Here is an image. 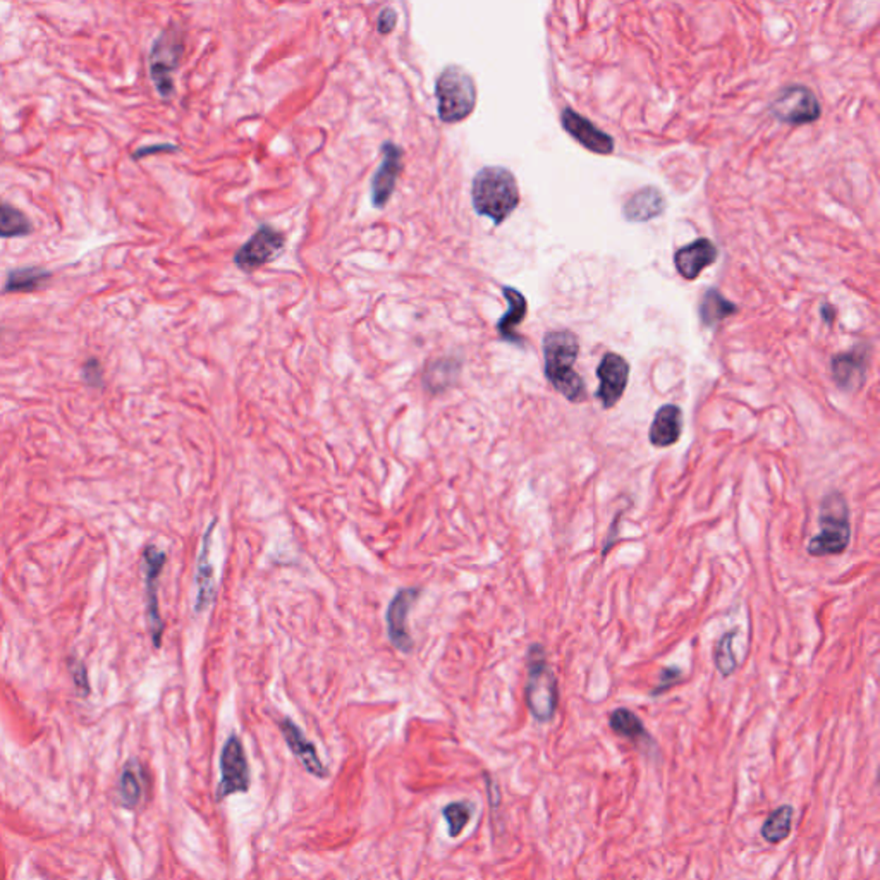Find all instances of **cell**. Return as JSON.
<instances>
[{
    "label": "cell",
    "instance_id": "obj_10",
    "mask_svg": "<svg viewBox=\"0 0 880 880\" xmlns=\"http://www.w3.org/2000/svg\"><path fill=\"white\" fill-rule=\"evenodd\" d=\"M165 552L158 549L157 545H146L143 552V565H145V583H146V615H148V625H150V635L155 646L162 644V635H164V619L160 615L158 609V578L162 575V569L165 566Z\"/></svg>",
    "mask_w": 880,
    "mask_h": 880
},
{
    "label": "cell",
    "instance_id": "obj_18",
    "mask_svg": "<svg viewBox=\"0 0 880 880\" xmlns=\"http://www.w3.org/2000/svg\"><path fill=\"white\" fill-rule=\"evenodd\" d=\"M868 356L865 351L851 349L837 355L833 360V377L835 385L846 393L858 391L866 380Z\"/></svg>",
    "mask_w": 880,
    "mask_h": 880
},
{
    "label": "cell",
    "instance_id": "obj_23",
    "mask_svg": "<svg viewBox=\"0 0 880 880\" xmlns=\"http://www.w3.org/2000/svg\"><path fill=\"white\" fill-rule=\"evenodd\" d=\"M609 724L614 733L621 738L629 739L636 745L650 741V735L644 725V721L629 708L619 707L613 710L609 715Z\"/></svg>",
    "mask_w": 880,
    "mask_h": 880
},
{
    "label": "cell",
    "instance_id": "obj_25",
    "mask_svg": "<svg viewBox=\"0 0 880 880\" xmlns=\"http://www.w3.org/2000/svg\"><path fill=\"white\" fill-rule=\"evenodd\" d=\"M52 277V274L42 267H25L11 270L4 284V293H33L40 289Z\"/></svg>",
    "mask_w": 880,
    "mask_h": 880
},
{
    "label": "cell",
    "instance_id": "obj_5",
    "mask_svg": "<svg viewBox=\"0 0 880 880\" xmlns=\"http://www.w3.org/2000/svg\"><path fill=\"white\" fill-rule=\"evenodd\" d=\"M476 83L472 75L456 64L445 65L435 81L439 119L445 125L461 123L476 107Z\"/></svg>",
    "mask_w": 880,
    "mask_h": 880
},
{
    "label": "cell",
    "instance_id": "obj_1",
    "mask_svg": "<svg viewBox=\"0 0 880 880\" xmlns=\"http://www.w3.org/2000/svg\"><path fill=\"white\" fill-rule=\"evenodd\" d=\"M544 372L550 385L569 403H585L588 393L582 375L575 370L580 343L571 330H550L544 335Z\"/></svg>",
    "mask_w": 880,
    "mask_h": 880
},
{
    "label": "cell",
    "instance_id": "obj_35",
    "mask_svg": "<svg viewBox=\"0 0 880 880\" xmlns=\"http://www.w3.org/2000/svg\"><path fill=\"white\" fill-rule=\"evenodd\" d=\"M154 150H175V146L162 145V146H155V148H152V146H148V148H140V150L135 154V157L142 158L145 157V155H150V154H157V152H154Z\"/></svg>",
    "mask_w": 880,
    "mask_h": 880
},
{
    "label": "cell",
    "instance_id": "obj_3",
    "mask_svg": "<svg viewBox=\"0 0 880 880\" xmlns=\"http://www.w3.org/2000/svg\"><path fill=\"white\" fill-rule=\"evenodd\" d=\"M818 530L806 545V552L812 557L841 555L846 552L851 542V516L848 501L841 492L833 490L822 499Z\"/></svg>",
    "mask_w": 880,
    "mask_h": 880
},
{
    "label": "cell",
    "instance_id": "obj_9",
    "mask_svg": "<svg viewBox=\"0 0 880 880\" xmlns=\"http://www.w3.org/2000/svg\"><path fill=\"white\" fill-rule=\"evenodd\" d=\"M252 785L250 765L241 739L236 735L225 741L220 755V785L217 798L224 800L236 793H246Z\"/></svg>",
    "mask_w": 880,
    "mask_h": 880
},
{
    "label": "cell",
    "instance_id": "obj_22",
    "mask_svg": "<svg viewBox=\"0 0 880 880\" xmlns=\"http://www.w3.org/2000/svg\"><path fill=\"white\" fill-rule=\"evenodd\" d=\"M739 312L738 306L731 303L729 299L724 298L723 293L719 289H708L700 301V320L705 327H715L723 320L736 315Z\"/></svg>",
    "mask_w": 880,
    "mask_h": 880
},
{
    "label": "cell",
    "instance_id": "obj_11",
    "mask_svg": "<svg viewBox=\"0 0 880 880\" xmlns=\"http://www.w3.org/2000/svg\"><path fill=\"white\" fill-rule=\"evenodd\" d=\"M597 397L604 409H613L628 387L629 363L617 353H605L597 368Z\"/></svg>",
    "mask_w": 880,
    "mask_h": 880
},
{
    "label": "cell",
    "instance_id": "obj_34",
    "mask_svg": "<svg viewBox=\"0 0 880 880\" xmlns=\"http://www.w3.org/2000/svg\"><path fill=\"white\" fill-rule=\"evenodd\" d=\"M397 25V13L391 7H384L377 19V30L380 35H389Z\"/></svg>",
    "mask_w": 880,
    "mask_h": 880
},
{
    "label": "cell",
    "instance_id": "obj_19",
    "mask_svg": "<svg viewBox=\"0 0 880 880\" xmlns=\"http://www.w3.org/2000/svg\"><path fill=\"white\" fill-rule=\"evenodd\" d=\"M683 409L677 405H664L660 406L648 430V440L654 447H671L681 439L683 434Z\"/></svg>",
    "mask_w": 880,
    "mask_h": 880
},
{
    "label": "cell",
    "instance_id": "obj_27",
    "mask_svg": "<svg viewBox=\"0 0 880 880\" xmlns=\"http://www.w3.org/2000/svg\"><path fill=\"white\" fill-rule=\"evenodd\" d=\"M793 817H795V808L791 805H783L770 812L769 817L765 818L762 825V837L770 845H779L786 841L789 834L793 831Z\"/></svg>",
    "mask_w": 880,
    "mask_h": 880
},
{
    "label": "cell",
    "instance_id": "obj_6",
    "mask_svg": "<svg viewBox=\"0 0 880 880\" xmlns=\"http://www.w3.org/2000/svg\"><path fill=\"white\" fill-rule=\"evenodd\" d=\"M185 52L183 36L177 28H167L158 35L150 50V78L164 100L173 98L174 73Z\"/></svg>",
    "mask_w": 880,
    "mask_h": 880
},
{
    "label": "cell",
    "instance_id": "obj_13",
    "mask_svg": "<svg viewBox=\"0 0 880 880\" xmlns=\"http://www.w3.org/2000/svg\"><path fill=\"white\" fill-rule=\"evenodd\" d=\"M420 597V588L411 586L399 590L387 607V633L391 644L403 654H409L413 650V638L408 631V615L411 607Z\"/></svg>",
    "mask_w": 880,
    "mask_h": 880
},
{
    "label": "cell",
    "instance_id": "obj_32",
    "mask_svg": "<svg viewBox=\"0 0 880 880\" xmlns=\"http://www.w3.org/2000/svg\"><path fill=\"white\" fill-rule=\"evenodd\" d=\"M683 679V671L676 665L664 667L660 671L659 685L652 690V696H659L662 693L669 692L675 685Z\"/></svg>",
    "mask_w": 880,
    "mask_h": 880
},
{
    "label": "cell",
    "instance_id": "obj_8",
    "mask_svg": "<svg viewBox=\"0 0 880 880\" xmlns=\"http://www.w3.org/2000/svg\"><path fill=\"white\" fill-rule=\"evenodd\" d=\"M285 246V235L270 224H262L253 236L237 250L235 265L239 270L252 274L279 258Z\"/></svg>",
    "mask_w": 880,
    "mask_h": 880
},
{
    "label": "cell",
    "instance_id": "obj_29",
    "mask_svg": "<svg viewBox=\"0 0 880 880\" xmlns=\"http://www.w3.org/2000/svg\"><path fill=\"white\" fill-rule=\"evenodd\" d=\"M736 635H738V629H731V631L724 633L717 645L714 646V664H715L717 671L721 673V676H733L738 669V659H736L735 650H733V642H735Z\"/></svg>",
    "mask_w": 880,
    "mask_h": 880
},
{
    "label": "cell",
    "instance_id": "obj_17",
    "mask_svg": "<svg viewBox=\"0 0 880 880\" xmlns=\"http://www.w3.org/2000/svg\"><path fill=\"white\" fill-rule=\"evenodd\" d=\"M281 733H283L289 750L298 758L306 772H310L312 775L318 777V779L329 777V770L318 758L314 743L303 735V731L299 729L296 724L285 717L281 721Z\"/></svg>",
    "mask_w": 880,
    "mask_h": 880
},
{
    "label": "cell",
    "instance_id": "obj_33",
    "mask_svg": "<svg viewBox=\"0 0 880 880\" xmlns=\"http://www.w3.org/2000/svg\"><path fill=\"white\" fill-rule=\"evenodd\" d=\"M81 375H83V380L86 382V385H90V387H102L104 385V370H102V365L96 358H90V360L85 362Z\"/></svg>",
    "mask_w": 880,
    "mask_h": 880
},
{
    "label": "cell",
    "instance_id": "obj_16",
    "mask_svg": "<svg viewBox=\"0 0 880 880\" xmlns=\"http://www.w3.org/2000/svg\"><path fill=\"white\" fill-rule=\"evenodd\" d=\"M215 526H217V518L212 519V523L205 530L204 538H202V549L198 554L196 576H195V585H196L195 613H204L215 597V576H214V565L210 561L212 536H214Z\"/></svg>",
    "mask_w": 880,
    "mask_h": 880
},
{
    "label": "cell",
    "instance_id": "obj_2",
    "mask_svg": "<svg viewBox=\"0 0 880 880\" xmlns=\"http://www.w3.org/2000/svg\"><path fill=\"white\" fill-rule=\"evenodd\" d=\"M521 202L515 174L501 165H487L475 174L472 204L475 212L501 225Z\"/></svg>",
    "mask_w": 880,
    "mask_h": 880
},
{
    "label": "cell",
    "instance_id": "obj_15",
    "mask_svg": "<svg viewBox=\"0 0 880 880\" xmlns=\"http://www.w3.org/2000/svg\"><path fill=\"white\" fill-rule=\"evenodd\" d=\"M719 248L707 237H700L675 253V267L683 279L695 281L705 268L715 264Z\"/></svg>",
    "mask_w": 880,
    "mask_h": 880
},
{
    "label": "cell",
    "instance_id": "obj_7",
    "mask_svg": "<svg viewBox=\"0 0 880 880\" xmlns=\"http://www.w3.org/2000/svg\"><path fill=\"white\" fill-rule=\"evenodd\" d=\"M770 112L777 121L796 126L815 123L822 114V107L810 88L791 85L775 95L770 104Z\"/></svg>",
    "mask_w": 880,
    "mask_h": 880
},
{
    "label": "cell",
    "instance_id": "obj_31",
    "mask_svg": "<svg viewBox=\"0 0 880 880\" xmlns=\"http://www.w3.org/2000/svg\"><path fill=\"white\" fill-rule=\"evenodd\" d=\"M67 665H69L71 676H73V681H75L78 692L83 696H88L90 695V679H88V671H86L85 664L81 660L76 659V657H69L67 659Z\"/></svg>",
    "mask_w": 880,
    "mask_h": 880
},
{
    "label": "cell",
    "instance_id": "obj_30",
    "mask_svg": "<svg viewBox=\"0 0 880 880\" xmlns=\"http://www.w3.org/2000/svg\"><path fill=\"white\" fill-rule=\"evenodd\" d=\"M442 815L447 822V831L449 837L456 839L457 835L466 829L473 817V806L466 802H455L445 805L442 808Z\"/></svg>",
    "mask_w": 880,
    "mask_h": 880
},
{
    "label": "cell",
    "instance_id": "obj_12",
    "mask_svg": "<svg viewBox=\"0 0 880 880\" xmlns=\"http://www.w3.org/2000/svg\"><path fill=\"white\" fill-rule=\"evenodd\" d=\"M382 160L370 183V196L375 208H384L389 204L397 179L403 173V148L393 142L382 143Z\"/></svg>",
    "mask_w": 880,
    "mask_h": 880
},
{
    "label": "cell",
    "instance_id": "obj_4",
    "mask_svg": "<svg viewBox=\"0 0 880 880\" xmlns=\"http://www.w3.org/2000/svg\"><path fill=\"white\" fill-rule=\"evenodd\" d=\"M526 685H525V700L535 721L547 724L554 719L557 704H559V690H557V677L550 667L549 657L545 648L540 644H534L526 654Z\"/></svg>",
    "mask_w": 880,
    "mask_h": 880
},
{
    "label": "cell",
    "instance_id": "obj_20",
    "mask_svg": "<svg viewBox=\"0 0 880 880\" xmlns=\"http://www.w3.org/2000/svg\"><path fill=\"white\" fill-rule=\"evenodd\" d=\"M503 295L509 308L504 314L503 318L497 322L495 329H497L499 337L505 343L523 346L525 339L518 334V325L523 324L525 318H526L528 301L523 296V293H519L516 287H511V285H504Z\"/></svg>",
    "mask_w": 880,
    "mask_h": 880
},
{
    "label": "cell",
    "instance_id": "obj_26",
    "mask_svg": "<svg viewBox=\"0 0 880 880\" xmlns=\"http://www.w3.org/2000/svg\"><path fill=\"white\" fill-rule=\"evenodd\" d=\"M459 363L453 358L435 360L426 366L424 374L425 387L430 393L439 394L456 382Z\"/></svg>",
    "mask_w": 880,
    "mask_h": 880
},
{
    "label": "cell",
    "instance_id": "obj_21",
    "mask_svg": "<svg viewBox=\"0 0 880 880\" xmlns=\"http://www.w3.org/2000/svg\"><path fill=\"white\" fill-rule=\"evenodd\" d=\"M665 210V198L655 186H645L635 191L625 204V217L629 222H646L655 219Z\"/></svg>",
    "mask_w": 880,
    "mask_h": 880
},
{
    "label": "cell",
    "instance_id": "obj_14",
    "mask_svg": "<svg viewBox=\"0 0 880 880\" xmlns=\"http://www.w3.org/2000/svg\"><path fill=\"white\" fill-rule=\"evenodd\" d=\"M561 125L569 136H573L576 142L582 145L592 154L597 155H611L615 148L613 136L595 126L592 121L580 115L573 109H565L561 112Z\"/></svg>",
    "mask_w": 880,
    "mask_h": 880
},
{
    "label": "cell",
    "instance_id": "obj_28",
    "mask_svg": "<svg viewBox=\"0 0 880 880\" xmlns=\"http://www.w3.org/2000/svg\"><path fill=\"white\" fill-rule=\"evenodd\" d=\"M33 233L32 220L28 215L4 200H0V237H25Z\"/></svg>",
    "mask_w": 880,
    "mask_h": 880
},
{
    "label": "cell",
    "instance_id": "obj_24",
    "mask_svg": "<svg viewBox=\"0 0 880 880\" xmlns=\"http://www.w3.org/2000/svg\"><path fill=\"white\" fill-rule=\"evenodd\" d=\"M117 791H119V802L127 810L138 808L143 798L142 769L138 762L135 760L127 762L126 767L121 772Z\"/></svg>",
    "mask_w": 880,
    "mask_h": 880
}]
</instances>
